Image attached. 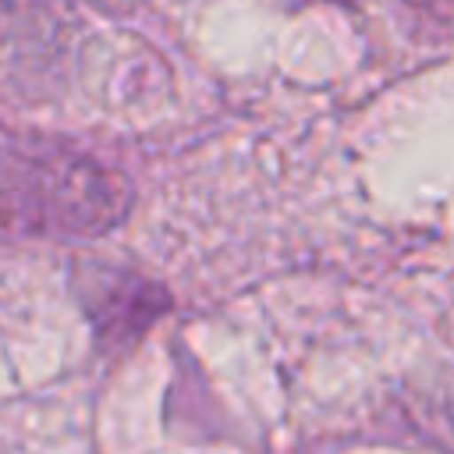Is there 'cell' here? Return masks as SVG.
<instances>
[{"instance_id":"obj_4","label":"cell","mask_w":454,"mask_h":454,"mask_svg":"<svg viewBox=\"0 0 454 454\" xmlns=\"http://www.w3.org/2000/svg\"><path fill=\"white\" fill-rule=\"evenodd\" d=\"M344 4H351V0H344Z\"/></svg>"},{"instance_id":"obj_1","label":"cell","mask_w":454,"mask_h":454,"mask_svg":"<svg viewBox=\"0 0 454 454\" xmlns=\"http://www.w3.org/2000/svg\"><path fill=\"white\" fill-rule=\"evenodd\" d=\"M131 181L85 149L53 138L0 145V241L99 238L124 223Z\"/></svg>"},{"instance_id":"obj_2","label":"cell","mask_w":454,"mask_h":454,"mask_svg":"<svg viewBox=\"0 0 454 454\" xmlns=\"http://www.w3.org/2000/svg\"><path fill=\"white\" fill-rule=\"evenodd\" d=\"M74 294L96 344L110 355L135 348L142 333L170 312V294L163 284L103 259H82L74 266Z\"/></svg>"},{"instance_id":"obj_3","label":"cell","mask_w":454,"mask_h":454,"mask_svg":"<svg viewBox=\"0 0 454 454\" xmlns=\"http://www.w3.org/2000/svg\"><path fill=\"white\" fill-rule=\"evenodd\" d=\"M397 14L415 39L426 43L454 39V0H397Z\"/></svg>"}]
</instances>
